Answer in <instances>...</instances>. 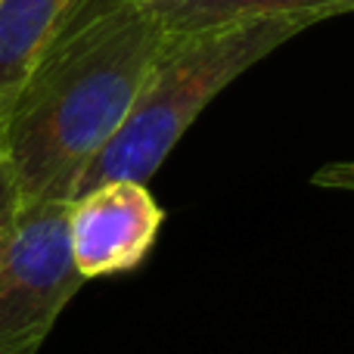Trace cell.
I'll list each match as a JSON object with an SVG mask.
<instances>
[{
	"label": "cell",
	"mask_w": 354,
	"mask_h": 354,
	"mask_svg": "<svg viewBox=\"0 0 354 354\" xmlns=\"http://www.w3.org/2000/svg\"><path fill=\"white\" fill-rule=\"evenodd\" d=\"M168 28L143 0H84L56 31L3 124L19 202H72L97 153L128 118Z\"/></svg>",
	"instance_id": "6da1fadb"
},
{
	"label": "cell",
	"mask_w": 354,
	"mask_h": 354,
	"mask_svg": "<svg viewBox=\"0 0 354 354\" xmlns=\"http://www.w3.org/2000/svg\"><path fill=\"white\" fill-rule=\"evenodd\" d=\"M317 22L326 19L301 12L171 35L128 118L81 177L78 193L106 180L147 183L227 84Z\"/></svg>",
	"instance_id": "7a4b0ae2"
},
{
	"label": "cell",
	"mask_w": 354,
	"mask_h": 354,
	"mask_svg": "<svg viewBox=\"0 0 354 354\" xmlns=\"http://www.w3.org/2000/svg\"><path fill=\"white\" fill-rule=\"evenodd\" d=\"M16 208H19V189H16V180H12L10 162H6L3 143H0V227L16 214Z\"/></svg>",
	"instance_id": "ba28073f"
},
{
	"label": "cell",
	"mask_w": 354,
	"mask_h": 354,
	"mask_svg": "<svg viewBox=\"0 0 354 354\" xmlns=\"http://www.w3.org/2000/svg\"><path fill=\"white\" fill-rule=\"evenodd\" d=\"M168 35H193L214 25L227 22H245V19H264V16H342L354 12V0H143Z\"/></svg>",
	"instance_id": "8992f818"
},
{
	"label": "cell",
	"mask_w": 354,
	"mask_h": 354,
	"mask_svg": "<svg viewBox=\"0 0 354 354\" xmlns=\"http://www.w3.org/2000/svg\"><path fill=\"white\" fill-rule=\"evenodd\" d=\"M314 187H326V189H348L354 193V159L345 162H330V165L317 168L311 177Z\"/></svg>",
	"instance_id": "52a82bcc"
},
{
	"label": "cell",
	"mask_w": 354,
	"mask_h": 354,
	"mask_svg": "<svg viewBox=\"0 0 354 354\" xmlns=\"http://www.w3.org/2000/svg\"><path fill=\"white\" fill-rule=\"evenodd\" d=\"M84 0H0V124L35 62Z\"/></svg>",
	"instance_id": "5b68a950"
},
{
	"label": "cell",
	"mask_w": 354,
	"mask_h": 354,
	"mask_svg": "<svg viewBox=\"0 0 354 354\" xmlns=\"http://www.w3.org/2000/svg\"><path fill=\"white\" fill-rule=\"evenodd\" d=\"M72 202H19L0 227V354H37L84 277L68 245Z\"/></svg>",
	"instance_id": "3957f363"
},
{
	"label": "cell",
	"mask_w": 354,
	"mask_h": 354,
	"mask_svg": "<svg viewBox=\"0 0 354 354\" xmlns=\"http://www.w3.org/2000/svg\"><path fill=\"white\" fill-rule=\"evenodd\" d=\"M165 224V208L147 183L106 180L84 189L68 205V245L84 280L140 268Z\"/></svg>",
	"instance_id": "277c9868"
}]
</instances>
